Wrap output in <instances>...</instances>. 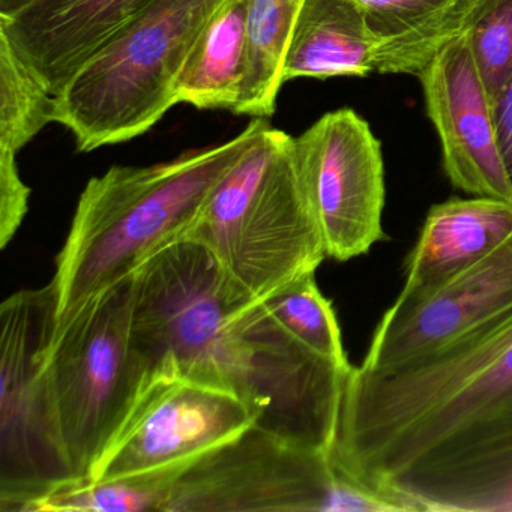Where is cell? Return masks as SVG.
I'll return each instance as SVG.
<instances>
[{"mask_svg": "<svg viewBox=\"0 0 512 512\" xmlns=\"http://www.w3.org/2000/svg\"><path fill=\"white\" fill-rule=\"evenodd\" d=\"M131 334L151 371L224 389L250 407L254 427L331 451L352 365L296 340L203 245L173 242L137 269Z\"/></svg>", "mask_w": 512, "mask_h": 512, "instance_id": "cell-1", "label": "cell"}, {"mask_svg": "<svg viewBox=\"0 0 512 512\" xmlns=\"http://www.w3.org/2000/svg\"><path fill=\"white\" fill-rule=\"evenodd\" d=\"M512 422V310L391 373L350 368L329 455L398 499L416 476Z\"/></svg>", "mask_w": 512, "mask_h": 512, "instance_id": "cell-2", "label": "cell"}, {"mask_svg": "<svg viewBox=\"0 0 512 512\" xmlns=\"http://www.w3.org/2000/svg\"><path fill=\"white\" fill-rule=\"evenodd\" d=\"M265 124L256 118L229 142L154 166H115L92 178L56 259V325L182 241L215 185Z\"/></svg>", "mask_w": 512, "mask_h": 512, "instance_id": "cell-3", "label": "cell"}, {"mask_svg": "<svg viewBox=\"0 0 512 512\" xmlns=\"http://www.w3.org/2000/svg\"><path fill=\"white\" fill-rule=\"evenodd\" d=\"M184 239L203 245L259 299L328 257L293 152V137L266 122L227 170Z\"/></svg>", "mask_w": 512, "mask_h": 512, "instance_id": "cell-4", "label": "cell"}, {"mask_svg": "<svg viewBox=\"0 0 512 512\" xmlns=\"http://www.w3.org/2000/svg\"><path fill=\"white\" fill-rule=\"evenodd\" d=\"M224 0H154L92 53L55 95L53 122L80 152L148 133L176 104L194 41Z\"/></svg>", "mask_w": 512, "mask_h": 512, "instance_id": "cell-5", "label": "cell"}, {"mask_svg": "<svg viewBox=\"0 0 512 512\" xmlns=\"http://www.w3.org/2000/svg\"><path fill=\"white\" fill-rule=\"evenodd\" d=\"M131 307L133 277L58 323L47 352L56 427L76 479L91 476L152 373L131 334Z\"/></svg>", "mask_w": 512, "mask_h": 512, "instance_id": "cell-6", "label": "cell"}, {"mask_svg": "<svg viewBox=\"0 0 512 512\" xmlns=\"http://www.w3.org/2000/svg\"><path fill=\"white\" fill-rule=\"evenodd\" d=\"M164 512L406 511L341 472L329 452L250 427L200 455L173 479Z\"/></svg>", "mask_w": 512, "mask_h": 512, "instance_id": "cell-7", "label": "cell"}, {"mask_svg": "<svg viewBox=\"0 0 512 512\" xmlns=\"http://www.w3.org/2000/svg\"><path fill=\"white\" fill-rule=\"evenodd\" d=\"M56 290H20L0 305V511L31 506L76 481L56 427L46 358Z\"/></svg>", "mask_w": 512, "mask_h": 512, "instance_id": "cell-8", "label": "cell"}, {"mask_svg": "<svg viewBox=\"0 0 512 512\" xmlns=\"http://www.w3.org/2000/svg\"><path fill=\"white\" fill-rule=\"evenodd\" d=\"M254 424L256 416L236 395L155 368L89 479L181 469Z\"/></svg>", "mask_w": 512, "mask_h": 512, "instance_id": "cell-9", "label": "cell"}, {"mask_svg": "<svg viewBox=\"0 0 512 512\" xmlns=\"http://www.w3.org/2000/svg\"><path fill=\"white\" fill-rule=\"evenodd\" d=\"M293 152L328 257L347 262L382 241L385 167L368 122L350 109L326 113L293 137Z\"/></svg>", "mask_w": 512, "mask_h": 512, "instance_id": "cell-10", "label": "cell"}, {"mask_svg": "<svg viewBox=\"0 0 512 512\" xmlns=\"http://www.w3.org/2000/svg\"><path fill=\"white\" fill-rule=\"evenodd\" d=\"M512 310V235L481 262L422 295L398 296L361 367L385 374L421 361Z\"/></svg>", "mask_w": 512, "mask_h": 512, "instance_id": "cell-11", "label": "cell"}, {"mask_svg": "<svg viewBox=\"0 0 512 512\" xmlns=\"http://www.w3.org/2000/svg\"><path fill=\"white\" fill-rule=\"evenodd\" d=\"M418 79L452 185L475 197L512 203L493 103L476 67L469 34L443 47Z\"/></svg>", "mask_w": 512, "mask_h": 512, "instance_id": "cell-12", "label": "cell"}, {"mask_svg": "<svg viewBox=\"0 0 512 512\" xmlns=\"http://www.w3.org/2000/svg\"><path fill=\"white\" fill-rule=\"evenodd\" d=\"M154 0H17L0 32L55 97L77 68Z\"/></svg>", "mask_w": 512, "mask_h": 512, "instance_id": "cell-13", "label": "cell"}, {"mask_svg": "<svg viewBox=\"0 0 512 512\" xmlns=\"http://www.w3.org/2000/svg\"><path fill=\"white\" fill-rule=\"evenodd\" d=\"M512 235V203L491 197L451 199L428 211L407 257L400 296L422 295L472 268Z\"/></svg>", "mask_w": 512, "mask_h": 512, "instance_id": "cell-14", "label": "cell"}, {"mask_svg": "<svg viewBox=\"0 0 512 512\" xmlns=\"http://www.w3.org/2000/svg\"><path fill=\"white\" fill-rule=\"evenodd\" d=\"M410 511H512V422L407 482Z\"/></svg>", "mask_w": 512, "mask_h": 512, "instance_id": "cell-15", "label": "cell"}, {"mask_svg": "<svg viewBox=\"0 0 512 512\" xmlns=\"http://www.w3.org/2000/svg\"><path fill=\"white\" fill-rule=\"evenodd\" d=\"M377 49L379 41L355 0H304L284 61V83L367 77L376 71Z\"/></svg>", "mask_w": 512, "mask_h": 512, "instance_id": "cell-16", "label": "cell"}, {"mask_svg": "<svg viewBox=\"0 0 512 512\" xmlns=\"http://www.w3.org/2000/svg\"><path fill=\"white\" fill-rule=\"evenodd\" d=\"M248 0H224L194 41L176 83V103L233 112L247 64Z\"/></svg>", "mask_w": 512, "mask_h": 512, "instance_id": "cell-17", "label": "cell"}, {"mask_svg": "<svg viewBox=\"0 0 512 512\" xmlns=\"http://www.w3.org/2000/svg\"><path fill=\"white\" fill-rule=\"evenodd\" d=\"M304 0H248L247 64L235 115L271 118L284 85L283 70Z\"/></svg>", "mask_w": 512, "mask_h": 512, "instance_id": "cell-18", "label": "cell"}, {"mask_svg": "<svg viewBox=\"0 0 512 512\" xmlns=\"http://www.w3.org/2000/svg\"><path fill=\"white\" fill-rule=\"evenodd\" d=\"M181 469L112 481L76 479L35 502L29 512L163 511L173 479Z\"/></svg>", "mask_w": 512, "mask_h": 512, "instance_id": "cell-19", "label": "cell"}, {"mask_svg": "<svg viewBox=\"0 0 512 512\" xmlns=\"http://www.w3.org/2000/svg\"><path fill=\"white\" fill-rule=\"evenodd\" d=\"M55 97L0 32V149L19 154L52 124Z\"/></svg>", "mask_w": 512, "mask_h": 512, "instance_id": "cell-20", "label": "cell"}, {"mask_svg": "<svg viewBox=\"0 0 512 512\" xmlns=\"http://www.w3.org/2000/svg\"><path fill=\"white\" fill-rule=\"evenodd\" d=\"M262 301L296 340L313 352L350 367L334 308L317 287L314 274L296 278Z\"/></svg>", "mask_w": 512, "mask_h": 512, "instance_id": "cell-21", "label": "cell"}, {"mask_svg": "<svg viewBox=\"0 0 512 512\" xmlns=\"http://www.w3.org/2000/svg\"><path fill=\"white\" fill-rule=\"evenodd\" d=\"M491 2L493 0H454L424 25L382 44L377 49L374 68L380 74L418 77L443 47L475 28Z\"/></svg>", "mask_w": 512, "mask_h": 512, "instance_id": "cell-22", "label": "cell"}, {"mask_svg": "<svg viewBox=\"0 0 512 512\" xmlns=\"http://www.w3.org/2000/svg\"><path fill=\"white\" fill-rule=\"evenodd\" d=\"M469 38L476 67L493 103L512 77V0H493Z\"/></svg>", "mask_w": 512, "mask_h": 512, "instance_id": "cell-23", "label": "cell"}, {"mask_svg": "<svg viewBox=\"0 0 512 512\" xmlns=\"http://www.w3.org/2000/svg\"><path fill=\"white\" fill-rule=\"evenodd\" d=\"M364 13L368 28L379 47L395 38L409 34L437 14L445 11L454 0H355Z\"/></svg>", "mask_w": 512, "mask_h": 512, "instance_id": "cell-24", "label": "cell"}, {"mask_svg": "<svg viewBox=\"0 0 512 512\" xmlns=\"http://www.w3.org/2000/svg\"><path fill=\"white\" fill-rule=\"evenodd\" d=\"M17 154L0 149V248L13 241L28 212L31 190L17 167Z\"/></svg>", "mask_w": 512, "mask_h": 512, "instance_id": "cell-25", "label": "cell"}, {"mask_svg": "<svg viewBox=\"0 0 512 512\" xmlns=\"http://www.w3.org/2000/svg\"><path fill=\"white\" fill-rule=\"evenodd\" d=\"M493 112L500 152L512 184V77L493 101Z\"/></svg>", "mask_w": 512, "mask_h": 512, "instance_id": "cell-26", "label": "cell"}, {"mask_svg": "<svg viewBox=\"0 0 512 512\" xmlns=\"http://www.w3.org/2000/svg\"><path fill=\"white\" fill-rule=\"evenodd\" d=\"M17 0H0V13L10 10L16 5Z\"/></svg>", "mask_w": 512, "mask_h": 512, "instance_id": "cell-27", "label": "cell"}]
</instances>
